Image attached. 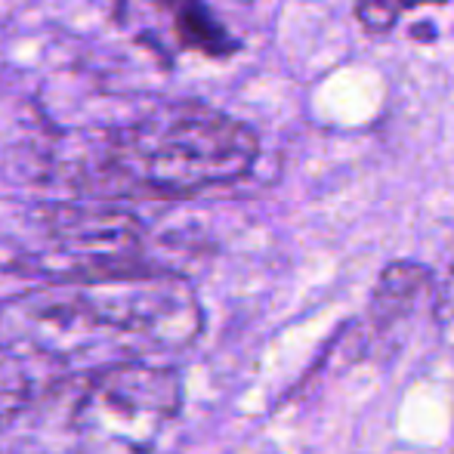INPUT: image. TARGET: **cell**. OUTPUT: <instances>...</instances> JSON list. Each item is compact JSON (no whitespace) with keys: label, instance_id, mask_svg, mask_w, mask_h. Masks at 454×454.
<instances>
[{"label":"cell","instance_id":"cell-1","mask_svg":"<svg viewBox=\"0 0 454 454\" xmlns=\"http://www.w3.org/2000/svg\"><path fill=\"white\" fill-rule=\"evenodd\" d=\"M201 331L195 287L168 270L41 281L0 303V347L25 364L66 374H93L121 362L168 364Z\"/></svg>","mask_w":454,"mask_h":454},{"label":"cell","instance_id":"cell-2","mask_svg":"<svg viewBox=\"0 0 454 454\" xmlns=\"http://www.w3.org/2000/svg\"><path fill=\"white\" fill-rule=\"evenodd\" d=\"M260 155L245 121L195 99L161 102L118 124L99 145V180L118 195L195 198L239 183Z\"/></svg>","mask_w":454,"mask_h":454},{"label":"cell","instance_id":"cell-3","mask_svg":"<svg viewBox=\"0 0 454 454\" xmlns=\"http://www.w3.org/2000/svg\"><path fill=\"white\" fill-rule=\"evenodd\" d=\"M183 408V383L164 362H121L84 374L68 408L74 454H152Z\"/></svg>","mask_w":454,"mask_h":454},{"label":"cell","instance_id":"cell-4","mask_svg":"<svg viewBox=\"0 0 454 454\" xmlns=\"http://www.w3.org/2000/svg\"><path fill=\"white\" fill-rule=\"evenodd\" d=\"M433 291V272L414 260H395L380 272L371 294V316L377 328H393L408 318L420 303H427Z\"/></svg>","mask_w":454,"mask_h":454},{"label":"cell","instance_id":"cell-5","mask_svg":"<svg viewBox=\"0 0 454 454\" xmlns=\"http://www.w3.org/2000/svg\"><path fill=\"white\" fill-rule=\"evenodd\" d=\"M35 399V383H31V364L0 347V433L10 430L19 414Z\"/></svg>","mask_w":454,"mask_h":454},{"label":"cell","instance_id":"cell-6","mask_svg":"<svg viewBox=\"0 0 454 454\" xmlns=\"http://www.w3.org/2000/svg\"><path fill=\"white\" fill-rule=\"evenodd\" d=\"M424 4H445V0H356V10H359L364 28L374 31V35H383V31H389L395 25L399 12Z\"/></svg>","mask_w":454,"mask_h":454}]
</instances>
